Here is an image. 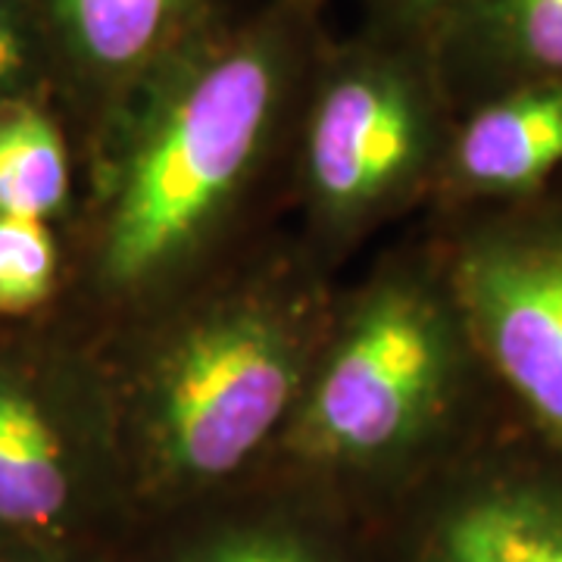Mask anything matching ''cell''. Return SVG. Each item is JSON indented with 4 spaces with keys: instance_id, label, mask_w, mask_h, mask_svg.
<instances>
[{
    "instance_id": "cell-1",
    "label": "cell",
    "mask_w": 562,
    "mask_h": 562,
    "mask_svg": "<svg viewBox=\"0 0 562 562\" xmlns=\"http://www.w3.org/2000/svg\"><path fill=\"white\" fill-rule=\"evenodd\" d=\"M291 3L213 25L132 88L147 106L103 238L113 284H135L181 254L254 162L301 72Z\"/></svg>"
},
{
    "instance_id": "cell-2",
    "label": "cell",
    "mask_w": 562,
    "mask_h": 562,
    "mask_svg": "<svg viewBox=\"0 0 562 562\" xmlns=\"http://www.w3.org/2000/svg\"><path fill=\"white\" fill-rule=\"evenodd\" d=\"M450 297L479 362L562 460V210L509 206L475 225Z\"/></svg>"
},
{
    "instance_id": "cell-3",
    "label": "cell",
    "mask_w": 562,
    "mask_h": 562,
    "mask_svg": "<svg viewBox=\"0 0 562 562\" xmlns=\"http://www.w3.org/2000/svg\"><path fill=\"white\" fill-rule=\"evenodd\" d=\"M457 303L394 291L350 328L322 375L310 435L338 457H372L401 447L438 419L469 347Z\"/></svg>"
},
{
    "instance_id": "cell-4",
    "label": "cell",
    "mask_w": 562,
    "mask_h": 562,
    "mask_svg": "<svg viewBox=\"0 0 562 562\" xmlns=\"http://www.w3.org/2000/svg\"><path fill=\"white\" fill-rule=\"evenodd\" d=\"M297 384L294 347L257 313L210 322L184 338L160 387V441L172 469L220 479L279 425Z\"/></svg>"
},
{
    "instance_id": "cell-5",
    "label": "cell",
    "mask_w": 562,
    "mask_h": 562,
    "mask_svg": "<svg viewBox=\"0 0 562 562\" xmlns=\"http://www.w3.org/2000/svg\"><path fill=\"white\" fill-rule=\"evenodd\" d=\"M447 103L435 57L391 41L331 63L310 106L306 157L319 194L338 210L375 201L425 160Z\"/></svg>"
},
{
    "instance_id": "cell-6",
    "label": "cell",
    "mask_w": 562,
    "mask_h": 562,
    "mask_svg": "<svg viewBox=\"0 0 562 562\" xmlns=\"http://www.w3.org/2000/svg\"><path fill=\"white\" fill-rule=\"evenodd\" d=\"M79 506V447L47 366L0 341V541L63 550Z\"/></svg>"
},
{
    "instance_id": "cell-7",
    "label": "cell",
    "mask_w": 562,
    "mask_h": 562,
    "mask_svg": "<svg viewBox=\"0 0 562 562\" xmlns=\"http://www.w3.org/2000/svg\"><path fill=\"white\" fill-rule=\"evenodd\" d=\"M54 76L79 94L116 98L220 25V0H29Z\"/></svg>"
},
{
    "instance_id": "cell-8",
    "label": "cell",
    "mask_w": 562,
    "mask_h": 562,
    "mask_svg": "<svg viewBox=\"0 0 562 562\" xmlns=\"http://www.w3.org/2000/svg\"><path fill=\"white\" fill-rule=\"evenodd\" d=\"M447 162L465 194L535 203L562 176V76L528 79L465 103Z\"/></svg>"
},
{
    "instance_id": "cell-9",
    "label": "cell",
    "mask_w": 562,
    "mask_h": 562,
    "mask_svg": "<svg viewBox=\"0 0 562 562\" xmlns=\"http://www.w3.org/2000/svg\"><path fill=\"white\" fill-rule=\"evenodd\" d=\"M447 101L562 76V0H462L431 47Z\"/></svg>"
},
{
    "instance_id": "cell-10",
    "label": "cell",
    "mask_w": 562,
    "mask_h": 562,
    "mask_svg": "<svg viewBox=\"0 0 562 562\" xmlns=\"http://www.w3.org/2000/svg\"><path fill=\"white\" fill-rule=\"evenodd\" d=\"M447 506L438 562H562V484L497 469Z\"/></svg>"
},
{
    "instance_id": "cell-11",
    "label": "cell",
    "mask_w": 562,
    "mask_h": 562,
    "mask_svg": "<svg viewBox=\"0 0 562 562\" xmlns=\"http://www.w3.org/2000/svg\"><path fill=\"white\" fill-rule=\"evenodd\" d=\"M69 201V147L47 101L0 110V216L50 222Z\"/></svg>"
},
{
    "instance_id": "cell-12",
    "label": "cell",
    "mask_w": 562,
    "mask_h": 562,
    "mask_svg": "<svg viewBox=\"0 0 562 562\" xmlns=\"http://www.w3.org/2000/svg\"><path fill=\"white\" fill-rule=\"evenodd\" d=\"M60 276V247L47 222L0 216V319L38 316Z\"/></svg>"
},
{
    "instance_id": "cell-13",
    "label": "cell",
    "mask_w": 562,
    "mask_h": 562,
    "mask_svg": "<svg viewBox=\"0 0 562 562\" xmlns=\"http://www.w3.org/2000/svg\"><path fill=\"white\" fill-rule=\"evenodd\" d=\"M54 63L29 0H0V110L44 101Z\"/></svg>"
},
{
    "instance_id": "cell-14",
    "label": "cell",
    "mask_w": 562,
    "mask_h": 562,
    "mask_svg": "<svg viewBox=\"0 0 562 562\" xmlns=\"http://www.w3.org/2000/svg\"><path fill=\"white\" fill-rule=\"evenodd\" d=\"M462 0H372L397 44L431 50Z\"/></svg>"
},
{
    "instance_id": "cell-15",
    "label": "cell",
    "mask_w": 562,
    "mask_h": 562,
    "mask_svg": "<svg viewBox=\"0 0 562 562\" xmlns=\"http://www.w3.org/2000/svg\"><path fill=\"white\" fill-rule=\"evenodd\" d=\"M203 562H316L303 547L281 538H244L225 543Z\"/></svg>"
},
{
    "instance_id": "cell-16",
    "label": "cell",
    "mask_w": 562,
    "mask_h": 562,
    "mask_svg": "<svg viewBox=\"0 0 562 562\" xmlns=\"http://www.w3.org/2000/svg\"><path fill=\"white\" fill-rule=\"evenodd\" d=\"M0 562H63V550L20 541H0Z\"/></svg>"
}]
</instances>
